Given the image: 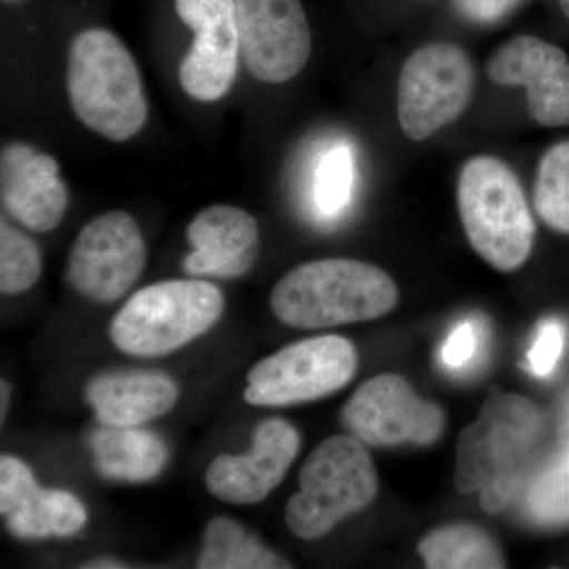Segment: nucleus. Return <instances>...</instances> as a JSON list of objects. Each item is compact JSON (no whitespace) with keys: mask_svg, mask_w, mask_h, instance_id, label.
Masks as SVG:
<instances>
[{"mask_svg":"<svg viewBox=\"0 0 569 569\" xmlns=\"http://www.w3.org/2000/svg\"><path fill=\"white\" fill-rule=\"evenodd\" d=\"M533 200L542 222L569 234V141L552 146L542 156Z\"/></svg>","mask_w":569,"mask_h":569,"instance_id":"nucleus-22","label":"nucleus"},{"mask_svg":"<svg viewBox=\"0 0 569 569\" xmlns=\"http://www.w3.org/2000/svg\"><path fill=\"white\" fill-rule=\"evenodd\" d=\"M561 11H563L565 17L569 20V0H560Z\"/></svg>","mask_w":569,"mask_h":569,"instance_id":"nucleus-31","label":"nucleus"},{"mask_svg":"<svg viewBox=\"0 0 569 569\" xmlns=\"http://www.w3.org/2000/svg\"><path fill=\"white\" fill-rule=\"evenodd\" d=\"M299 448L301 437L290 422L266 419L254 430L250 452L220 455L212 460L206 471V486L224 503H258L287 477Z\"/></svg>","mask_w":569,"mask_h":569,"instance_id":"nucleus-14","label":"nucleus"},{"mask_svg":"<svg viewBox=\"0 0 569 569\" xmlns=\"http://www.w3.org/2000/svg\"><path fill=\"white\" fill-rule=\"evenodd\" d=\"M358 353L350 340L320 336L283 347L247 373L250 406L284 407L312 402L340 391L353 380Z\"/></svg>","mask_w":569,"mask_h":569,"instance_id":"nucleus-7","label":"nucleus"},{"mask_svg":"<svg viewBox=\"0 0 569 569\" xmlns=\"http://www.w3.org/2000/svg\"><path fill=\"white\" fill-rule=\"evenodd\" d=\"M86 397L103 426L137 427L168 413L179 389L162 373H111L93 378Z\"/></svg>","mask_w":569,"mask_h":569,"instance_id":"nucleus-18","label":"nucleus"},{"mask_svg":"<svg viewBox=\"0 0 569 569\" xmlns=\"http://www.w3.org/2000/svg\"><path fill=\"white\" fill-rule=\"evenodd\" d=\"M526 507L542 526L569 523V449L533 479Z\"/></svg>","mask_w":569,"mask_h":569,"instance_id":"nucleus-25","label":"nucleus"},{"mask_svg":"<svg viewBox=\"0 0 569 569\" xmlns=\"http://www.w3.org/2000/svg\"><path fill=\"white\" fill-rule=\"evenodd\" d=\"M41 274V254L28 236L0 223V291L20 295L31 290Z\"/></svg>","mask_w":569,"mask_h":569,"instance_id":"nucleus-24","label":"nucleus"},{"mask_svg":"<svg viewBox=\"0 0 569 569\" xmlns=\"http://www.w3.org/2000/svg\"><path fill=\"white\" fill-rule=\"evenodd\" d=\"M340 418L351 436L373 448L430 447L447 429L445 411L419 397L397 373H381L362 383Z\"/></svg>","mask_w":569,"mask_h":569,"instance_id":"nucleus-9","label":"nucleus"},{"mask_svg":"<svg viewBox=\"0 0 569 569\" xmlns=\"http://www.w3.org/2000/svg\"><path fill=\"white\" fill-rule=\"evenodd\" d=\"M67 92L77 118L107 140H130L148 121L137 62L122 41L104 29H89L71 41Z\"/></svg>","mask_w":569,"mask_h":569,"instance_id":"nucleus-3","label":"nucleus"},{"mask_svg":"<svg viewBox=\"0 0 569 569\" xmlns=\"http://www.w3.org/2000/svg\"><path fill=\"white\" fill-rule=\"evenodd\" d=\"M93 467L112 481L142 482L156 478L168 460L162 438L137 427L103 426L89 438Z\"/></svg>","mask_w":569,"mask_h":569,"instance_id":"nucleus-19","label":"nucleus"},{"mask_svg":"<svg viewBox=\"0 0 569 569\" xmlns=\"http://www.w3.org/2000/svg\"><path fill=\"white\" fill-rule=\"evenodd\" d=\"M0 515L14 538L70 537L84 527L88 511L73 493L43 490L31 468L13 456L0 458Z\"/></svg>","mask_w":569,"mask_h":569,"instance_id":"nucleus-15","label":"nucleus"},{"mask_svg":"<svg viewBox=\"0 0 569 569\" xmlns=\"http://www.w3.org/2000/svg\"><path fill=\"white\" fill-rule=\"evenodd\" d=\"M201 569H283L291 565L244 527L228 518H216L206 527L204 548L198 559Z\"/></svg>","mask_w":569,"mask_h":569,"instance_id":"nucleus-21","label":"nucleus"},{"mask_svg":"<svg viewBox=\"0 0 569 569\" xmlns=\"http://www.w3.org/2000/svg\"><path fill=\"white\" fill-rule=\"evenodd\" d=\"M475 91L473 63L451 43L418 48L403 63L397 91L402 132L422 141L441 127L458 121Z\"/></svg>","mask_w":569,"mask_h":569,"instance_id":"nucleus-8","label":"nucleus"},{"mask_svg":"<svg viewBox=\"0 0 569 569\" xmlns=\"http://www.w3.org/2000/svg\"><path fill=\"white\" fill-rule=\"evenodd\" d=\"M187 239L193 252L182 266L192 276L236 279L253 268L260 253L257 220L230 204H213L198 212L187 227Z\"/></svg>","mask_w":569,"mask_h":569,"instance_id":"nucleus-17","label":"nucleus"},{"mask_svg":"<svg viewBox=\"0 0 569 569\" xmlns=\"http://www.w3.org/2000/svg\"><path fill=\"white\" fill-rule=\"evenodd\" d=\"M460 219L475 252L501 272L529 260L537 224L516 174L496 157H475L459 176Z\"/></svg>","mask_w":569,"mask_h":569,"instance_id":"nucleus-4","label":"nucleus"},{"mask_svg":"<svg viewBox=\"0 0 569 569\" xmlns=\"http://www.w3.org/2000/svg\"><path fill=\"white\" fill-rule=\"evenodd\" d=\"M224 299L204 280H164L134 293L112 318L111 342L138 358H157L203 336L222 317Z\"/></svg>","mask_w":569,"mask_h":569,"instance_id":"nucleus-6","label":"nucleus"},{"mask_svg":"<svg viewBox=\"0 0 569 569\" xmlns=\"http://www.w3.org/2000/svg\"><path fill=\"white\" fill-rule=\"evenodd\" d=\"M299 488L284 508V522L295 537L312 541L376 500L377 468L358 438L329 437L307 458Z\"/></svg>","mask_w":569,"mask_h":569,"instance_id":"nucleus-5","label":"nucleus"},{"mask_svg":"<svg viewBox=\"0 0 569 569\" xmlns=\"http://www.w3.org/2000/svg\"><path fill=\"white\" fill-rule=\"evenodd\" d=\"M418 552L430 569L507 568L497 542L471 523H452L430 531L419 541Z\"/></svg>","mask_w":569,"mask_h":569,"instance_id":"nucleus-20","label":"nucleus"},{"mask_svg":"<svg viewBox=\"0 0 569 569\" xmlns=\"http://www.w3.org/2000/svg\"><path fill=\"white\" fill-rule=\"evenodd\" d=\"M498 86H522L535 122L542 127L569 126V61L556 44L520 36L501 44L488 63Z\"/></svg>","mask_w":569,"mask_h":569,"instance_id":"nucleus-13","label":"nucleus"},{"mask_svg":"<svg viewBox=\"0 0 569 569\" xmlns=\"http://www.w3.org/2000/svg\"><path fill=\"white\" fill-rule=\"evenodd\" d=\"M399 290L377 266L350 258L310 261L276 283L271 309L283 325L323 329L388 316Z\"/></svg>","mask_w":569,"mask_h":569,"instance_id":"nucleus-2","label":"nucleus"},{"mask_svg":"<svg viewBox=\"0 0 569 569\" xmlns=\"http://www.w3.org/2000/svg\"><path fill=\"white\" fill-rule=\"evenodd\" d=\"M565 425H567V429L569 430V400H568L567 411H565Z\"/></svg>","mask_w":569,"mask_h":569,"instance_id":"nucleus-32","label":"nucleus"},{"mask_svg":"<svg viewBox=\"0 0 569 569\" xmlns=\"http://www.w3.org/2000/svg\"><path fill=\"white\" fill-rule=\"evenodd\" d=\"M84 568H97V569H112V568H123L122 563L116 560H93L91 565H86Z\"/></svg>","mask_w":569,"mask_h":569,"instance_id":"nucleus-30","label":"nucleus"},{"mask_svg":"<svg viewBox=\"0 0 569 569\" xmlns=\"http://www.w3.org/2000/svg\"><path fill=\"white\" fill-rule=\"evenodd\" d=\"M146 242L137 220L123 211L96 217L74 239L67 280L97 302H114L137 282L146 266Z\"/></svg>","mask_w":569,"mask_h":569,"instance_id":"nucleus-10","label":"nucleus"},{"mask_svg":"<svg viewBox=\"0 0 569 569\" xmlns=\"http://www.w3.org/2000/svg\"><path fill=\"white\" fill-rule=\"evenodd\" d=\"M565 340H567V336H565L563 325L559 320L549 318L539 325L533 346L527 355L529 369L533 376L542 378L553 372L563 355Z\"/></svg>","mask_w":569,"mask_h":569,"instance_id":"nucleus-26","label":"nucleus"},{"mask_svg":"<svg viewBox=\"0 0 569 569\" xmlns=\"http://www.w3.org/2000/svg\"><path fill=\"white\" fill-rule=\"evenodd\" d=\"M520 0H456V6L467 20L496 22L515 9Z\"/></svg>","mask_w":569,"mask_h":569,"instance_id":"nucleus-28","label":"nucleus"},{"mask_svg":"<svg viewBox=\"0 0 569 569\" xmlns=\"http://www.w3.org/2000/svg\"><path fill=\"white\" fill-rule=\"evenodd\" d=\"M545 418L527 397L490 389L477 421L460 432L455 486L460 493L481 492L488 512L507 508L535 447Z\"/></svg>","mask_w":569,"mask_h":569,"instance_id":"nucleus-1","label":"nucleus"},{"mask_svg":"<svg viewBox=\"0 0 569 569\" xmlns=\"http://www.w3.org/2000/svg\"><path fill=\"white\" fill-rule=\"evenodd\" d=\"M183 24L194 32L192 48L179 67L183 91L200 102L222 99L238 73L236 0H176Z\"/></svg>","mask_w":569,"mask_h":569,"instance_id":"nucleus-12","label":"nucleus"},{"mask_svg":"<svg viewBox=\"0 0 569 569\" xmlns=\"http://www.w3.org/2000/svg\"><path fill=\"white\" fill-rule=\"evenodd\" d=\"M0 391H2V400H0V402H2V408H0V417H2L3 421V419H6L7 408H9L10 402V385L2 380V383H0Z\"/></svg>","mask_w":569,"mask_h":569,"instance_id":"nucleus-29","label":"nucleus"},{"mask_svg":"<svg viewBox=\"0 0 569 569\" xmlns=\"http://www.w3.org/2000/svg\"><path fill=\"white\" fill-rule=\"evenodd\" d=\"M239 52L258 81L280 84L309 62L312 33L301 0H236Z\"/></svg>","mask_w":569,"mask_h":569,"instance_id":"nucleus-11","label":"nucleus"},{"mask_svg":"<svg viewBox=\"0 0 569 569\" xmlns=\"http://www.w3.org/2000/svg\"><path fill=\"white\" fill-rule=\"evenodd\" d=\"M355 157L346 142L331 146L318 160L313 173L312 201L325 219H335L350 203Z\"/></svg>","mask_w":569,"mask_h":569,"instance_id":"nucleus-23","label":"nucleus"},{"mask_svg":"<svg viewBox=\"0 0 569 569\" xmlns=\"http://www.w3.org/2000/svg\"><path fill=\"white\" fill-rule=\"evenodd\" d=\"M479 347V331L478 326L473 321H460L449 332L448 339L445 340L441 347L440 358L441 362L448 369L460 370L468 365H471L475 356L478 353Z\"/></svg>","mask_w":569,"mask_h":569,"instance_id":"nucleus-27","label":"nucleus"},{"mask_svg":"<svg viewBox=\"0 0 569 569\" xmlns=\"http://www.w3.org/2000/svg\"><path fill=\"white\" fill-rule=\"evenodd\" d=\"M0 192L7 212L39 233L58 228L69 204L54 157L24 142H11L2 149Z\"/></svg>","mask_w":569,"mask_h":569,"instance_id":"nucleus-16","label":"nucleus"}]
</instances>
